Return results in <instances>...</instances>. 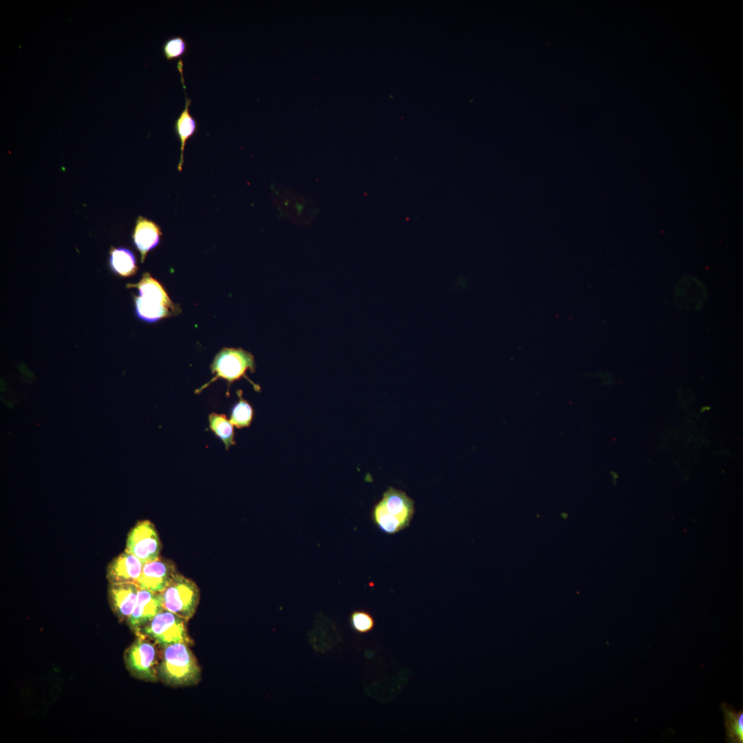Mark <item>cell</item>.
I'll use <instances>...</instances> for the list:
<instances>
[{"mask_svg":"<svg viewBox=\"0 0 743 743\" xmlns=\"http://www.w3.org/2000/svg\"><path fill=\"white\" fill-rule=\"evenodd\" d=\"M158 678L171 687L193 686L201 680V669L189 645L177 643L163 648Z\"/></svg>","mask_w":743,"mask_h":743,"instance_id":"1","label":"cell"},{"mask_svg":"<svg viewBox=\"0 0 743 743\" xmlns=\"http://www.w3.org/2000/svg\"><path fill=\"white\" fill-rule=\"evenodd\" d=\"M208 420L210 430L222 440L226 451L236 444L234 426L225 414L212 412L208 415Z\"/></svg>","mask_w":743,"mask_h":743,"instance_id":"18","label":"cell"},{"mask_svg":"<svg viewBox=\"0 0 743 743\" xmlns=\"http://www.w3.org/2000/svg\"><path fill=\"white\" fill-rule=\"evenodd\" d=\"M176 572L172 561L158 558L144 563L136 584L139 589L161 593Z\"/></svg>","mask_w":743,"mask_h":743,"instance_id":"9","label":"cell"},{"mask_svg":"<svg viewBox=\"0 0 743 743\" xmlns=\"http://www.w3.org/2000/svg\"><path fill=\"white\" fill-rule=\"evenodd\" d=\"M256 363L253 355L244 349L224 347L215 356L211 365V370L214 377L208 383L195 390V394L201 393L204 389L217 379H224L227 381L228 389L226 396H230V387L232 383L241 378L244 377L251 383L255 391H260L259 385L255 384L246 376V372L252 373L255 372Z\"/></svg>","mask_w":743,"mask_h":743,"instance_id":"3","label":"cell"},{"mask_svg":"<svg viewBox=\"0 0 743 743\" xmlns=\"http://www.w3.org/2000/svg\"><path fill=\"white\" fill-rule=\"evenodd\" d=\"M186 622L177 614L164 609L139 633L147 636L162 649L177 643L191 645L192 641L187 632Z\"/></svg>","mask_w":743,"mask_h":743,"instance_id":"5","label":"cell"},{"mask_svg":"<svg viewBox=\"0 0 743 743\" xmlns=\"http://www.w3.org/2000/svg\"><path fill=\"white\" fill-rule=\"evenodd\" d=\"M162 233L160 227L153 221L138 216L132 233L134 246L140 254L141 263H144L148 252L160 243Z\"/></svg>","mask_w":743,"mask_h":743,"instance_id":"12","label":"cell"},{"mask_svg":"<svg viewBox=\"0 0 743 743\" xmlns=\"http://www.w3.org/2000/svg\"><path fill=\"white\" fill-rule=\"evenodd\" d=\"M187 49L188 44L184 38L176 36L166 40L162 50L164 58L168 61H172L185 55Z\"/></svg>","mask_w":743,"mask_h":743,"instance_id":"21","label":"cell"},{"mask_svg":"<svg viewBox=\"0 0 743 743\" xmlns=\"http://www.w3.org/2000/svg\"><path fill=\"white\" fill-rule=\"evenodd\" d=\"M241 389L237 391L238 401L230 409V421L237 429L248 427L252 421L254 410L251 405L243 398Z\"/></svg>","mask_w":743,"mask_h":743,"instance_id":"20","label":"cell"},{"mask_svg":"<svg viewBox=\"0 0 743 743\" xmlns=\"http://www.w3.org/2000/svg\"><path fill=\"white\" fill-rule=\"evenodd\" d=\"M164 609L186 621L194 615L200 601V590L195 582L176 572L160 593Z\"/></svg>","mask_w":743,"mask_h":743,"instance_id":"4","label":"cell"},{"mask_svg":"<svg viewBox=\"0 0 743 743\" xmlns=\"http://www.w3.org/2000/svg\"><path fill=\"white\" fill-rule=\"evenodd\" d=\"M127 288H135L138 295L134 296L136 316L141 320L154 323L179 312V307L169 298L162 285L149 272L142 274L136 283H127Z\"/></svg>","mask_w":743,"mask_h":743,"instance_id":"2","label":"cell"},{"mask_svg":"<svg viewBox=\"0 0 743 743\" xmlns=\"http://www.w3.org/2000/svg\"><path fill=\"white\" fill-rule=\"evenodd\" d=\"M138 637L125 654L128 669L136 677L151 682L159 680L158 667L159 664L155 643L143 634Z\"/></svg>","mask_w":743,"mask_h":743,"instance_id":"6","label":"cell"},{"mask_svg":"<svg viewBox=\"0 0 743 743\" xmlns=\"http://www.w3.org/2000/svg\"><path fill=\"white\" fill-rule=\"evenodd\" d=\"M139 588L135 583H111L109 596L113 609L122 619H127L133 612Z\"/></svg>","mask_w":743,"mask_h":743,"instance_id":"14","label":"cell"},{"mask_svg":"<svg viewBox=\"0 0 743 743\" xmlns=\"http://www.w3.org/2000/svg\"><path fill=\"white\" fill-rule=\"evenodd\" d=\"M349 622L353 630L358 634L369 632L375 625L372 615L365 610L354 611L350 615Z\"/></svg>","mask_w":743,"mask_h":743,"instance_id":"22","label":"cell"},{"mask_svg":"<svg viewBox=\"0 0 743 743\" xmlns=\"http://www.w3.org/2000/svg\"><path fill=\"white\" fill-rule=\"evenodd\" d=\"M386 510L398 518L407 528L414 515V501L405 492L389 487L380 501Z\"/></svg>","mask_w":743,"mask_h":743,"instance_id":"13","label":"cell"},{"mask_svg":"<svg viewBox=\"0 0 743 743\" xmlns=\"http://www.w3.org/2000/svg\"><path fill=\"white\" fill-rule=\"evenodd\" d=\"M144 563L126 551L116 557L109 565L107 578L111 583H136Z\"/></svg>","mask_w":743,"mask_h":743,"instance_id":"11","label":"cell"},{"mask_svg":"<svg viewBox=\"0 0 743 743\" xmlns=\"http://www.w3.org/2000/svg\"><path fill=\"white\" fill-rule=\"evenodd\" d=\"M162 610L164 607L160 593L139 589L135 607L127 619V623L137 634Z\"/></svg>","mask_w":743,"mask_h":743,"instance_id":"8","label":"cell"},{"mask_svg":"<svg viewBox=\"0 0 743 743\" xmlns=\"http://www.w3.org/2000/svg\"><path fill=\"white\" fill-rule=\"evenodd\" d=\"M313 202L305 197L286 191L284 214L300 223H308L314 217Z\"/></svg>","mask_w":743,"mask_h":743,"instance_id":"15","label":"cell"},{"mask_svg":"<svg viewBox=\"0 0 743 743\" xmlns=\"http://www.w3.org/2000/svg\"><path fill=\"white\" fill-rule=\"evenodd\" d=\"M109 266L114 273L122 277L133 276L138 271L133 253L123 247L110 248Z\"/></svg>","mask_w":743,"mask_h":743,"instance_id":"16","label":"cell"},{"mask_svg":"<svg viewBox=\"0 0 743 743\" xmlns=\"http://www.w3.org/2000/svg\"><path fill=\"white\" fill-rule=\"evenodd\" d=\"M372 516L374 524L385 534L394 535L405 528L402 522L388 513L380 502L374 506Z\"/></svg>","mask_w":743,"mask_h":743,"instance_id":"19","label":"cell"},{"mask_svg":"<svg viewBox=\"0 0 743 743\" xmlns=\"http://www.w3.org/2000/svg\"><path fill=\"white\" fill-rule=\"evenodd\" d=\"M721 709L724 713L726 728V742H743V711H736L731 705L723 702Z\"/></svg>","mask_w":743,"mask_h":743,"instance_id":"17","label":"cell"},{"mask_svg":"<svg viewBox=\"0 0 743 743\" xmlns=\"http://www.w3.org/2000/svg\"><path fill=\"white\" fill-rule=\"evenodd\" d=\"M160 541L154 525L149 520L138 522L128 535L125 551L146 563L159 558Z\"/></svg>","mask_w":743,"mask_h":743,"instance_id":"7","label":"cell"},{"mask_svg":"<svg viewBox=\"0 0 743 743\" xmlns=\"http://www.w3.org/2000/svg\"><path fill=\"white\" fill-rule=\"evenodd\" d=\"M183 61L182 59L178 60L177 63V69L180 74L186 100L184 108L175 120L173 125L174 132L180 142V158L177 165V170L179 171H182L184 163V152L186 143L189 138L194 136L197 129V120L189 111V107L192 101L191 99L189 98L186 96V86L183 77Z\"/></svg>","mask_w":743,"mask_h":743,"instance_id":"10","label":"cell"}]
</instances>
